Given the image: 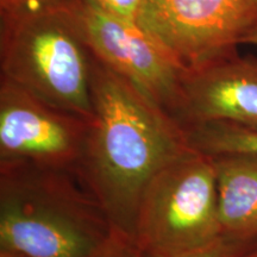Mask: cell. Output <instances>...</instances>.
I'll list each match as a JSON object with an SVG mask.
<instances>
[{"mask_svg":"<svg viewBox=\"0 0 257 257\" xmlns=\"http://www.w3.org/2000/svg\"><path fill=\"white\" fill-rule=\"evenodd\" d=\"M91 121L78 179L113 230L133 239L144 189L161 169L193 150L184 126L93 56Z\"/></svg>","mask_w":257,"mask_h":257,"instance_id":"obj_1","label":"cell"},{"mask_svg":"<svg viewBox=\"0 0 257 257\" xmlns=\"http://www.w3.org/2000/svg\"><path fill=\"white\" fill-rule=\"evenodd\" d=\"M111 231L104 211L73 173L0 166V255L91 257Z\"/></svg>","mask_w":257,"mask_h":257,"instance_id":"obj_2","label":"cell"},{"mask_svg":"<svg viewBox=\"0 0 257 257\" xmlns=\"http://www.w3.org/2000/svg\"><path fill=\"white\" fill-rule=\"evenodd\" d=\"M93 55L72 10L60 4L2 16V78L54 107L92 120Z\"/></svg>","mask_w":257,"mask_h":257,"instance_id":"obj_3","label":"cell"},{"mask_svg":"<svg viewBox=\"0 0 257 257\" xmlns=\"http://www.w3.org/2000/svg\"><path fill=\"white\" fill-rule=\"evenodd\" d=\"M221 234L213 160L193 149L161 169L144 189L133 240L146 257H174Z\"/></svg>","mask_w":257,"mask_h":257,"instance_id":"obj_4","label":"cell"},{"mask_svg":"<svg viewBox=\"0 0 257 257\" xmlns=\"http://www.w3.org/2000/svg\"><path fill=\"white\" fill-rule=\"evenodd\" d=\"M257 0H143L137 24L184 70L237 53Z\"/></svg>","mask_w":257,"mask_h":257,"instance_id":"obj_5","label":"cell"},{"mask_svg":"<svg viewBox=\"0 0 257 257\" xmlns=\"http://www.w3.org/2000/svg\"><path fill=\"white\" fill-rule=\"evenodd\" d=\"M91 121L0 78V166L28 165L78 176Z\"/></svg>","mask_w":257,"mask_h":257,"instance_id":"obj_6","label":"cell"},{"mask_svg":"<svg viewBox=\"0 0 257 257\" xmlns=\"http://www.w3.org/2000/svg\"><path fill=\"white\" fill-rule=\"evenodd\" d=\"M92 55L173 115L185 70L135 22L108 14L92 0H67Z\"/></svg>","mask_w":257,"mask_h":257,"instance_id":"obj_7","label":"cell"},{"mask_svg":"<svg viewBox=\"0 0 257 257\" xmlns=\"http://www.w3.org/2000/svg\"><path fill=\"white\" fill-rule=\"evenodd\" d=\"M173 117L182 126L229 123L257 128V59L238 53L185 70Z\"/></svg>","mask_w":257,"mask_h":257,"instance_id":"obj_8","label":"cell"},{"mask_svg":"<svg viewBox=\"0 0 257 257\" xmlns=\"http://www.w3.org/2000/svg\"><path fill=\"white\" fill-rule=\"evenodd\" d=\"M223 233L257 240V155L211 156Z\"/></svg>","mask_w":257,"mask_h":257,"instance_id":"obj_9","label":"cell"},{"mask_svg":"<svg viewBox=\"0 0 257 257\" xmlns=\"http://www.w3.org/2000/svg\"><path fill=\"white\" fill-rule=\"evenodd\" d=\"M184 128L192 149L205 155H257V128L229 123H202Z\"/></svg>","mask_w":257,"mask_h":257,"instance_id":"obj_10","label":"cell"},{"mask_svg":"<svg viewBox=\"0 0 257 257\" xmlns=\"http://www.w3.org/2000/svg\"><path fill=\"white\" fill-rule=\"evenodd\" d=\"M257 245V240L244 239L223 233L219 238L182 255L174 257H240Z\"/></svg>","mask_w":257,"mask_h":257,"instance_id":"obj_11","label":"cell"},{"mask_svg":"<svg viewBox=\"0 0 257 257\" xmlns=\"http://www.w3.org/2000/svg\"><path fill=\"white\" fill-rule=\"evenodd\" d=\"M91 257H146L130 237L112 229L104 244Z\"/></svg>","mask_w":257,"mask_h":257,"instance_id":"obj_12","label":"cell"},{"mask_svg":"<svg viewBox=\"0 0 257 257\" xmlns=\"http://www.w3.org/2000/svg\"><path fill=\"white\" fill-rule=\"evenodd\" d=\"M95 5L108 14L137 23L143 0H92Z\"/></svg>","mask_w":257,"mask_h":257,"instance_id":"obj_13","label":"cell"},{"mask_svg":"<svg viewBox=\"0 0 257 257\" xmlns=\"http://www.w3.org/2000/svg\"><path fill=\"white\" fill-rule=\"evenodd\" d=\"M62 0H0L2 16H17L30 14L57 5Z\"/></svg>","mask_w":257,"mask_h":257,"instance_id":"obj_14","label":"cell"},{"mask_svg":"<svg viewBox=\"0 0 257 257\" xmlns=\"http://www.w3.org/2000/svg\"><path fill=\"white\" fill-rule=\"evenodd\" d=\"M242 44H251L257 47V23L246 32V35L242 40Z\"/></svg>","mask_w":257,"mask_h":257,"instance_id":"obj_15","label":"cell"},{"mask_svg":"<svg viewBox=\"0 0 257 257\" xmlns=\"http://www.w3.org/2000/svg\"><path fill=\"white\" fill-rule=\"evenodd\" d=\"M240 257H257V245L253 246L252 249H250L249 251H246L244 255H242Z\"/></svg>","mask_w":257,"mask_h":257,"instance_id":"obj_16","label":"cell"},{"mask_svg":"<svg viewBox=\"0 0 257 257\" xmlns=\"http://www.w3.org/2000/svg\"><path fill=\"white\" fill-rule=\"evenodd\" d=\"M0 257H17V256H10V255H0Z\"/></svg>","mask_w":257,"mask_h":257,"instance_id":"obj_17","label":"cell"}]
</instances>
